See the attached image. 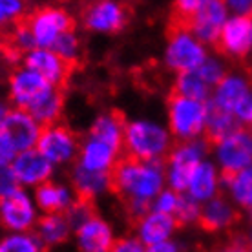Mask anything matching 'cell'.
Returning <instances> with one entry per match:
<instances>
[{"instance_id": "6da1fadb", "label": "cell", "mask_w": 252, "mask_h": 252, "mask_svg": "<svg viewBox=\"0 0 252 252\" xmlns=\"http://www.w3.org/2000/svg\"><path fill=\"white\" fill-rule=\"evenodd\" d=\"M112 179L135 218H143L150 212L154 199L166 189L163 161H137L128 158L117 163Z\"/></svg>"}, {"instance_id": "7a4b0ae2", "label": "cell", "mask_w": 252, "mask_h": 252, "mask_svg": "<svg viewBox=\"0 0 252 252\" xmlns=\"http://www.w3.org/2000/svg\"><path fill=\"white\" fill-rule=\"evenodd\" d=\"M123 148L130 159L163 161L172 150V133L164 125L154 119H133L126 123Z\"/></svg>"}, {"instance_id": "3957f363", "label": "cell", "mask_w": 252, "mask_h": 252, "mask_svg": "<svg viewBox=\"0 0 252 252\" xmlns=\"http://www.w3.org/2000/svg\"><path fill=\"white\" fill-rule=\"evenodd\" d=\"M207 114L208 102L174 95L168 102V110H166V115H168L166 128L170 130L172 137L179 139V143L195 141L205 133Z\"/></svg>"}, {"instance_id": "277c9868", "label": "cell", "mask_w": 252, "mask_h": 252, "mask_svg": "<svg viewBox=\"0 0 252 252\" xmlns=\"http://www.w3.org/2000/svg\"><path fill=\"white\" fill-rule=\"evenodd\" d=\"M205 159H207V143H203L201 139L177 143L170 150L164 164L166 187L179 194H185L194 170Z\"/></svg>"}, {"instance_id": "5b68a950", "label": "cell", "mask_w": 252, "mask_h": 252, "mask_svg": "<svg viewBox=\"0 0 252 252\" xmlns=\"http://www.w3.org/2000/svg\"><path fill=\"white\" fill-rule=\"evenodd\" d=\"M208 59L207 46L199 42L197 38L192 35L189 28H181L176 30L168 37V42L164 46L163 61L166 68L172 71L179 73H187V71H194L201 66Z\"/></svg>"}, {"instance_id": "8992f818", "label": "cell", "mask_w": 252, "mask_h": 252, "mask_svg": "<svg viewBox=\"0 0 252 252\" xmlns=\"http://www.w3.org/2000/svg\"><path fill=\"white\" fill-rule=\"evenodd\" d=\"M216 166L221 176L228 177L252 166V132L238 128L236 132L218 141L214 146Z\"/></svg>"}, {"instance_id": "52a82bcc", "label": "cell", "mask_w": 252, "mask_h": 252, "mask_svg": "<svg viewBox=\"0 0 252 252\" xmlns=\"http://www.w3.org/2000/svg\"><path fill=\"white\" fill-rule=\"evenodd\" d=\"M38 212L35 197L26 189H17L0 199V221L9 232H30L37 227Z\"/></svg>"}, {"instance_id": "ba28073f", "label": "cell", "mask_w": 252, "mask_h": 252, "mask_svg": "<svg viewBox=\"0 0 252 252\" xmlns=\"http://www.w3.org/2000/svg\"><path fill=\"white\" fill-rule=\"evenodd\" d=\"M26 26L37 48L51 50L64 33L71 32V17L63 7H42L33 13Z\"/></svg>"}, {"instance_id": "9c48e42d", "label": "cell", "mask_w": 252, "mask_h": 252, "mask_svg": "<svg viewBox=\"0 0 252 252\" xmlns=\"http://www.w3.org/2000/svg\"><path fill=\"white\" fill-rule=\"evenodd\" d=\"M79 148L81 145L77 141L75 133H71V130L57 123L44 126L37 143V150L53 166L71 163L75 158H79Z\"/></svg>"}, {"instance_id": "30bf717a", "label": "cell", "mask_w": 252, "mask_h": 252, "mask_svg": "<svg viewBox=\"0 0 252 252\" xmlns=\"http://www.w3.org/2000/svg\"><path fill=\"white\" fill-rule=\"evenodd\" d=\"M227 2L221 0H201V6L189 20V30L203 44H216L220 40L221 30L228 20Z\"/></svg>"}, {"instance_id": "8fae6325", "label": "cell", "mask_w": 252, "mask_h": 252, "mask_svg": "<svg viewBox=\"0 0 252 252\" xmlns=\"http://www.w3.org/2000/svg\"><path fill=\"white\" fill-rule=\"evenodd\" d=\"M53 88H57V86L50 84L38 73L24 68V66L15 69L9 77V97L15 102V106L24 112H28L33 104H37Z\"/></svg>"}, {"instance_id": "7c38bea8", "label": "cell", "mask_w": 252, "mask_h": 252, "mask_svg": "<svg viewBox=\"0 0 252 252\" xmlns=\"http://www.w3.org/2000/svg\"><path fill=\"white\" fill-rule=\"evenodd\" d=\"M40 133H42V126L28 112L19 108L11 110L6 123L0 126V135L15 148L17 154L37 148Z\"/></svg>"}, {"instance_id": "4fadbf2b", "label": "cell", "mask_w": 252, "mask_h": 252, "mask_svg": "<svg viewBox=\"0 0 252 252\" xmlns=\"http://www.w3.org/2000/svg\"><path fill=\"white\" fill-rule=\"evenodd\" d=\"M53 168L55 166L37 148L20 152L11 163V170L20 189H38L40 185L48 183L53 176Z\"/></svg>"}, {"instance_id": "5bb4252c", "label": "cell", "mask_w": 252, "mask_h": 252, "mask_svg": "<svg viewBox=\"0 0 252 252\" xmlns=\"http://www.w3.org/2000/svg\"><path fill=\"white\" fill-rule=\"evenodd\" d=\"M75 245L79 252H110L115 245L112 225L99 216H92L75 228Z\"/></svg>"}, {"instance_id": "9a60e30c", "label": "cell", "mask_w": 252, "mask_h": 252, "mask_svg": "<svg viewBox=\"0 0 252 252\" xmlns=\"http://www.w3.org/2000/svg\"><path fill=\"white\" fill-rule=\"evenodd\" d=\"M126 9L119 2L101 0L95 2L84 11V26L94 33H117L126 24Z\"/></svg>"}, {"instance_id": "2e32d148", "label": "cell", "mask_w": 252, "mask_h": 252, "mask_svg": "<svg viewBox=\"0 0 252 252\" xmlns=\"http://www.w3.org/2000/svg\"><path fill=\"white\" fill-rule=\"evenodd\" d=\"M218 42L230 57L249 55L252 51V17H228Z\"/></svg>"}, {"instance_id": "e0dca14e", "label": "cell", "mask_w": 252, "mask_h": 252, "mask_svg": "<svg viewBox=\"0 0 252 252\" xmlns=\"http://www.w3.org/2000/svg\"><path fill=\"white\" fill-rule=\"evenodd\" d=\"M22 64L24 68L38 73L53 86H59L68 75V63H64L55 51L48 48H33L32 51L24 53Z\"/></svg>"}, {"instance_id": "ac0fdd59", "label": "cell", "mask_w": 252, "mask_h": 252, "mask_svg": "<svg viewBox=\"0 0 252 252\" xmlns=\"http://www.w3.org/2000/svg\"><path fill=\"white\" fill-rule=\"evenodd\" d=\"M121 150L114 146L106 145L102 141H97L94 137H86V141L79 148V166L86 168L90 172H99V174H112L117 166Z\"/></svg>"}, {"instance_id": "d6986e66", "label": "cell", "mask_w": 252, "mask_h": 252, "mask_svg": "<svg viewBox=\"0 0 252 252\" xmlns=\"http://www.w3.org/2000/svg\"><path fill=\"white\" fill-rule=\"evenodd\" d=\"M221 187H223V176H221L220 168L216 166L214 161L205 159L194 170L185 194L190 195L197 203L205 205L210 199H214V197L220 195Z\"/></svg>"}, {"instance_id": "ffe728a7", "label": "cell", "mask_w": 252, "mask_h": 252, "mask_svg": "<svg viewBox=\"0 0 252 252\" xmlns=\"http://www.w3.org/2000/svg\"><path fill=\"white\" fill-rule=\"evenodd\" d=\"M177 228V221L174 216L159 214V212H146L137 221V238L145 247L158 245L164 241H172V236Z\"/></svg>"}, {"instance_id": "44dd1931", "label": "cell", "mask_w": 252, "mask_h": 252, "mask_svg": "<svg viewBox=\"0 0 252 252\" xmlns=\"http://www.w3.org/2000/svg\"><path fill=\"white\" fill-rule=\"evenodd\" d=\"M35 203L38 210L46 214H66L69 207L77 201L73 190L68 185L57 183V181H48L35 189Z\"/></svg>"}, {"instance_id": "7402d4cb", "label": "cell", "mask_w": 252, "mask_h": 252, "mask_svg": "<svg viewBox=\"0 0 252 252\" xmlns=\"http://www.w3.org/2000/svg\"><path fill=\"white\" fill-rule=\"evenodd\" d=\"M252 92V86L249 79L240 73H227V75L221 79V82L214 88L210 102L216 104L221 110H227L232 114L236 106L240 104L247 95Z\"/></svg>"}, {"instance_id": "603a6c76", "label": "cell", "mask_w": 252, "mask_h": 252, "mask_svg": "<svg viewBox=\"0 0 252 252\" xmlns=\"http://www.w3.org/2000/svg\"><path fill=\"white\" fill-rule=\"evenodd\" d=\"M71 181H73V190H75L79 197L88 201L94 197L106 194L108 190L114 187V179L112 174H99V172H90L77 164L73 174H71Z\"/></svg>"}, {"instance_id": "cb8c5ba5", "label": "cell", "mask_w": 252, "mask_h": 252, "mask_svg": "<svg viewBox=\"0 0 252 252\" xmlns=\"http://www.w3.org/2000/svg\"><path fill=\"white\" fill-rule=\"evenodd\" d=\"M238 220V210L227 197L218 195L201 207V225L208 230H225Z\"/></svg>"}, {"instance_id": "d4e9b609", "label": "cell", "mask_w": 252, "mask_h": 252, "mask_svg": "<svg viewBox=\"0 0 252 252\" xmlns=\"http://www.w3.org/2000/svg\"><path fill=\"white\" fill-rule=\"evenodd\" d=\"M125 128L126 123L114 112H104L97 115L90 126V137L102 141L106 145L114 146L117 150H123L125 143Z\"/></svg>"}, {"instance_id": "484cf974", "label": "cell", "mask_w": 252, "mask_h": 252, "mask_svg": "<svg viewBox=\"0 0 252 252\" xmlns=\"http://www.w3.org/2000/svg\"><path fill=\"white\" fill-rule=\"evenodd\" d=\"M71 225L64 214H46L37 223V238L42 245H61L69 238Z\"/></svg>"}, {"instance_id": "4316f807", "label": "cell", "mask_w": 252, "mask_h": 252, "mask_svg": "<svg viewBox=\"0 0 252 252\" xmlns=\"http://www.w3.org/2000/svg\"><path fill=\"white\" fill-rule=\"evenodd\" d=\"M238 128H241L238 119L234 117V114L221 110L216 104L208 101V114H207V126H205V133L208 135V139H212L214 143L225 139L227 135H230L232 132H236Z\"/></svg>"}, {"instance_id": "83f0119b", "label": "cell", "mask_w": 252, "mask_h": 252, "mask_svg": "<svg viewBox=\"0 0 252 252\" xmlns=\"http://www.w3.org/2000/svg\"><path fill=\"white\" fill-rule=\"evenodd\" d=\"M212 92H214V88L203 79L197 69L179 73L176 79V95H181L187 99L208 102L212 97Z\"/></svg>"}, {"instance_id": "f1b7e54d", "label": "cell", "mask_w": 252, "mask_h": 252, "mask_svg": "<svg viewBox=\"0 0 252 252\" xmlns=\"http://www.w3.org/2000/svg\"><path fill=\"white\" fill-rule=\"evenodd\" d=\"M223 185L227 187L234 205L252 212V166L234 176L223 177Z\"/></svg>"}, {"instance_id": "f546056e", "label": "cell", "mask_w": 252, "mask_h": 252, "mask_svg": "<svg viewBox=\"0 0 252 252\" xmlns=\"http://www.w3.org/2000/svg\"><path fill=\"white\" fill-rule=\"evenodd\" d=\"M63 104H64L63 94L59 92V88H53L37 104H33L28 110V114L32 115L33 119L44 128V126L55 125V121L59 119V115L63 112Z\"/></svg>"}, {"instance_id": "4dcf8cb0", "label": "cell", "mask_w": 252, "mask_h": 252, "mask_svg": "<svg viewBox=\"0 0 252 252\" xmlns=\"http://www.w3.org/2000/svg\"><path fill=\"white\" fill-rule=\"evenodd\" d=\"M0 252H42V243L32 232H9L0 240Z\"/></svg>"}, {"instance_id": "1f68e13d", "label": "cell", "mask_w": 252, "mask_h": 252, "mask_svg": "<svg viewBox=\"0 0 252 252\" xmlns=\"http://www.w3.org/2000/svg\"><path fill=\"white\" fill-rule=\"evenodd\" d=\"M51 50L57 53L59 57L63 59L64 63H71L79 57V51H81V44H79V37L77 33L71 30V32L64 33L63 37L59 38L57 42L53 44Z\"/></svg>"}, {"instance_id": "d6a6232c", "label": "cell", "mask_w": 252, "mask_h": 252, "mask_svg": "<svg viewBox=\"0 0 252 252\" xmlns=\"http://www.w3.org/2000/svg\"><path fill=\"white\" fill-rule=\"evenodd\" d=\"M201 207H203L201 203H197L195 199H192L190 195L181 194L174 218H176L177 223H185V225L195 223V221L201 220Z\"/></svg>"}, {"instance_id": "836d02e7", "label": "cell", "mask_w": 252, "mask_h": 252, "mask_svg": "<svg viewBox=\"0 0 252 252\" xmlns=\"http://www.w3.org/2000/svg\"><path fill=\"white\" fill-rule=\"evenodd\" d=\"M179 197H181L179 192H176V190H172L166 187V189L154 199V203H152V210H154V212H159V214L176 216L177 205H179Z\"/></svg>"}, {"instance_id": "e575fe53", "label": "cell", "mask_w": 252, "mask_h": 252, "mask_svg": "<svg viewBox=\"0 0 252 252\" xmlns=\"http://www.w3.org/2000/svg\"><path fill=\"white\" fill-rule=\"evenodd\" d=\"M197 71L201 73V77L212 86V88H216V86L221 82V79L227 75V73H225V66H223V63L216 57H208L207 61L197 68Z\"/></svg>"}, {"instance_id": "d590c367", "label": "cell", "mask_w": 252, "mask_h": 252, "mask_svg": "<svg viewBox=\"0 0 252 252\" xmlns=\"http://www.w3.org/2000/svg\"><path fill=\"white\" fill-rule=\"evenodd\" d=\"M66 218H68L69 225H71V228L75 230L77 227H81L84 221H88L92 216H94V212H92V208H90V205L84 199H77L71 207H69V210L66 212Z\"/></svg>"}, {"instance_id": "8d00e7d4", "label": "cell", "mask_w": 252, "mask_h": 252, "mask_svg": "<svg viewBox=\"0 0 252 252\" xmlns=\"http://www.w3.org/2000/svg\"><path fill=\"white\" fill-rule=\"evenodd\" d=\"M24 13V2L20 0H0V28L15 22Z\"/></svg>"}, {"instance_id": "74e56055", "label": "cell", "mask_w": 252, "mask_h": 252, "mask_svg": "<svg viewBox=\"0 0 252 252\" xmlns=\"http://www.w3.org/2000/svg\"><path fill=\"white\" fill-rule=\"evenodd\" d=\"M13 44H15V50L17 51H22V55L28 53V51H32L33 48H37L35 46V40H33L32 33L28 30V26H19L15 33H13Z\"/></svg>"}, {"instance_id": "f35d334b", "label": "cell", "mask_w": 252, "mask_h": 252, "mask_svg": "<svg viewBox=\"0 0 252 252\" xmlns=\"http://www.w3.org/2000/svg\"><path fill=\"white\" fill-rule=\"evenodd\" d=\"M232 114L238 119L240 126H245L247 130L252 132V92L236 106V110H234Z\"/></svg>"}, {"instance_id": "ab89813d", "label": "cell", "mask_w": 252, "mask_h": 252, "mask_svg": "<svg viewBox=\"0 0 252 252\" xmlns=\"http://www.w3.org/2000/svg\"><path fill=\"white\" fill-rule=\"evenodd\" d=\"M17 189L20 187L17 183V177L13 174L11 166H0V199L15 192Z\"/></svg>"}, {"instance_id": "60d3db41", "label": "cell", "mask_w": 252, "mask_h": 252, "mask_svg": "<svg viewBox=\"0 0 252 252\" xmlns=\"http://www.w3.org/2000/svg\"><path fill=\"white\" fill-rule=\"evenodd\" d=\"M146 247L137 240V238H123L115 241L114 249L110 252H145Z\"/></svg>"}, {"instance_id": "b9f144b4", "label": "cell", "mask_w": 252, "mask_h": 252, "mask_svg": "<svg viewBox=\"0 0 252 252\" xmlns=\"http://www.w3.org/2000/svg\"><path fill=\"white\" fill-rule=\"evenodd\" d=\"M228 13L234 17H252V2L251 0H230L227 2Z\"/></svg>"}, {"instance_id": "7bdbcfd3", "label": "cell", "mask_w": 252, "mask_h": 252, "mask_svg": "<svg viewBox=\"0 0 252 252\" xmlns=\"http://www.w3.org/2000/svg\"><path fill=\"white\" fill-rule=\"evenodd\" d=\"M199 6H201V0H179L176 4V9L183 19L190 20L197 13Z\"/></svg>"}, {"instance_id": "ee69618b", "label": "cell", "mask_w": 252, "mask_h": 252, "mask_svg": "<svg viewBox=\"0 0 252 252\" xmlns=\"http://www.w3.org/2000/svg\"><path fill=\"white\" fill-rule=\"evenodd\" d=\"M17 156L19 154L15 152V148L0 135V166H11V163L15 161Z\"/></svg>"}, {"instance_id": "f6af8a7d", "label": "cell", "mask_w": 252, "mask_h": 252, "mask_svg": "<svg viewBox=\"0 0 252 252\" xmlns=\"http://www.w3.org/2000/svg\"><path fill=\"white\" fill-rule=\"evenodd\" d=\"M145 252H181L179 245H177L176 241H164V243H158V245H152V247H146Z\"/></svg>"}, {"instance_id": "bcb514c9", "label": "cell", "mask_w": 252, "mask_h": 252, "mask_svg": "<svg viewBox=\"0 0 252 252\" xmlns=\"http://www.w3.org/2000/svg\"><path fill=\"white\" fill-rule=\"evenodd\" d=\"M218 252H252V249L249 247V243H232V245L223 247Z\"/></svg>"}, {"instance_id": "7dc6e473", "label": "cell", "mask_w": 252, "mask_h": 252, "mask_svg": "<svg viewBox=\"0 0 252 252\" xmlns=\"http://www.w3.org/2000/svg\"><path fill=\"white\" fill-rule=\"evenodd\" d=\"M9 114H11V108L7 106L4 101H0V126L6 123V119L9 117Z\"/></svg>"}, {"instance_id": "c3c4849f", "label": "cell", "mask_w": 252, "mask_h": 252, "mask_svg": "<svg viewBox=\"0 0 252 252\" xmlns=\"http://www.w3.org/2000/svg\"><path fill=\"white\" fill-rule=\"evenodd\" d=\"M247 243H249V247L252 249V227H251V230H249V236H247Z\"/></svg>"}, {"instance_id": "681fc988", "label": "cell", "mask_w": 252, "mask_h": 252, "mask_svg": "<svg viewBox=\"0 0 252 252\" xmlns=\"http://www.w3.org/2000/svg\"><path fill=\"white\" fill-rule=\"evenodd\" d=\"M2 42H4V40H2V37H0V50H2Z\"/></svg>"}, {"instance_id": "f907efd6", "label": "cell", "mask_w": 252, "mask_h": 252, "mask_svg": "<svg viewBox=\"0 0 252 252\" xmlns=\"http://www.w3.org/2000/svg\"><path fill=\"white\" fill-rule=\"evenodd\" d=\"M251 214H252V212H251Z\"/></svg>"}]
</instances>
